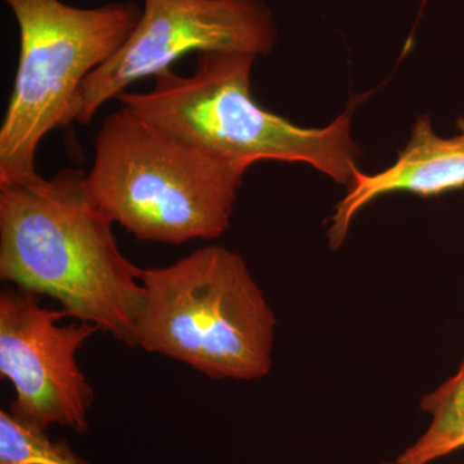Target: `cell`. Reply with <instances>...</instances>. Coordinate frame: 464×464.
Instances as JSON below:
<instances>
[{
  "mask_svg": "<svg viewBox=\"0 0 464 464\" xmlns=\"http://www.w3.org/2000/svg\"><path fill=\"white\" fill-rule=\"evenodd\" d=\"M85 173L65 168L0 183V277L47 295L67 316L137 346L142 268L125 258Z\"/></svg>",
  "mask_w": 464,
  "mask_h": 464,
  "instance_id": "cell-1",
  "label": "cell"
},
{
  "mask_svg": "<svg viewBox=\"0 0 464 464\" xmlns=\"http://www.w3.org/2000/svg\"><path fill=\"white\" fill-rule=\"evenodd\" d=\"M246 170L121 106L96 134L85 186L94 206L137 240L179 246L227 231Z\"/></svg>",
  "mask_w": 464,
  "mask_h": 464,
  "instance_id": "cell-2",
  "label": "cell"
},
{
  "mask_svg": "<svg viewBox=\"0 0 464 464\" xmlns=\"http://www.w3.org/2000/svg\"><path fill=\"white\" fill-rule=\"evenodd\" d=\"M257 56L198 53L191 75L155 76L151 91L124 92L121 106L213 157L248 169L261 160L304 163L348 185L359 172L350 111L325 128H304L262 108L250 91Z\"/></svg>",
  "mask_w": 464,
  "mask_h": 464,
  "instance_id": "cell-3",
  "label": "cell"
},
{
  "mask_svg": "<svg viewBox=\"0 0 464 464\" xmlns=\"http://www.w3.org/2000/svg\"><path fill=\"white\" fill-rule=\"evenodd\" d=\"M137 346L213 380H261L273 368L276 316L244 258L204 246L142 270Z\"/></svg>",
  "mask_w": 464,
  "mask_h": 464,
  "instance_id": "cell-4",
  "label": "cell"
},
{
  "mask_svg": "<svg viewBox=\"0 0 464 464\" xmlns=\"http://www.w3.org/2000/svg\"><path fill=\"white\" fill-rule=\"evenodd\" d=\"M20 32L14 91L0 127V183L36 174L45 136L75 123L85 79L123 47L141 18L136 3L81 8L63 0H3Z\"/></svg>",
  "mask_w": 464,
  "mask_h": 464,
  "instance_id": "cell-5",
  "label": "cell"
},
{
  "mask_svg": "<svg viewBox=\"0 0 464 464\" xmlns=\"http://www.w3.org/2000/svg\"><path fill=\"white\" fill-rule=\"evenodd\" d=\"M277 26L264 0H145L130 38L108 63L85 79L75 123L90 124L110 100L141 79L170 70L185 54L274 51Z\"/></svg>",
  "mask_w": 464,
  "mask_h": 464,
  "instance_id": "cell-6",
  "label": "cell"
},
{
  "mask_svg": "<svg viewBox=\"0 0 464 464\" xmlns=\"http://www.w3.org/2000/svg\"><path fill=\"white\" fill-rule=\"evenodd\" d=\"M65 311L43 306L34 293L5 289L0 295V375L11 382V414L35 429L52 424L76 432L88 429L94 391L76 353L100 328L90 323L61 325Z\"/></svg>",
  "mask_w": 464,
  "mask_h": 464,
  "instance_id": "cell-7",
  "label": "cell"
},
{
  "mask_svg": "<svg viewBox=\"0 0 464 464\" xmlns=\"http://www.w3.org/2000/svg\"><path fill=\"white\" fill-rule=\"evenodd\" d=\"M457 127V134L444 139L433 132L429 116H422L411 130V141L392 166L374 174L359 170L332 217L328 230L331 248H340L353 218L378 198L402 191L431 198L463 188L464 119Z\"/></svg>",
  "mask_w": 464,
  "mask_h": 464,
  "instance_id": "cell-8",
  "label": "cell"
},
{
  "mask_svg": "<svg viewBox=\"0 0 464 464\" xmlns=\"http://www.w3.org/2000/svg\"><path fill=\"white\" fill-rule=\"evenodd\" d=\"M420 409L431 415V423L402 451L400 464H430L464 448V359L456 374L423 396Z\"/></svg>",
  "mask_w": 464,
  "mask_h": 464,
  "instance_id": "cell-9",
  "label": "cell"
},
{
  "mask_svg": "<svg viewBox=\"0 0 464 464\" xmlns=\"http://www.w3.org/2000/svg\"><path fill=\"white\" fill-rule=\"evenodd\" d=\"M0 464H88L66 442L0 411Z\"/></svg>",
  "mask_w": 464,
  "mask_h": 464,
  "instance_id": "cell-10",
  "label": "cell"
},
{
  "mask_svg": "<svg viewBox=\"0 0 464 464\" xmlns=\"http://www.w3.org/2000/svg\"><path fill=\"white\" fill-rule=\"evenodd\" d=\"M384 464H400L398 462H387V463H384Z\"/></svg>",
  "mask_w": 464,
  "mask_h": 464,
  "instance_id": "cell-11",
  "label": "cell"
}]
</instances>
